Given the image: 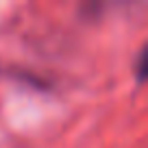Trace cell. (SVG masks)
<instances>
[{
    "mask_svg": "<svg viewBox=\"0 0 148 148\" xmlns=\"http://www.w3.org/2000/svg\"><path fill=\"white\" fill-rule=\"evenodd\" d=\"M137 72H139V79H144V74H146V50L139 55V65H137Z\"/></svg>",
    "mask_w": 148,
    "mask_h": 148,
    "instance_id": "cell-1",
    "label": "cell"
}]
</instances>
